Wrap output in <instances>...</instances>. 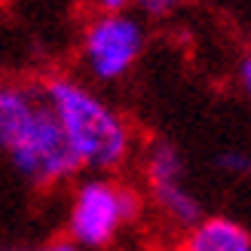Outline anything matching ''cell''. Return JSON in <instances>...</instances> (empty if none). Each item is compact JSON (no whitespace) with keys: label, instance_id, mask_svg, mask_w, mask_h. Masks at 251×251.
I'll list each match as a JSON object with an SVG mask.
<instances>
[{"label":"cell","instance_id":"cell-1","mask_svg":"<svg viewBox=\"0 0 251 251\" xmlns=\"http://www.w3.org/2000/svg\"><path fill=\"white\" fill-rule=\"evenodd\" d=\"M0 150L34 187L65 184L80 172L40 83L0 80Z\"/></svg>","mask_w":251,"mask_h":251},{"label":"cell","instance_id":"cell-2","mask_svg":"<svg viewBox=\"0 0 251 251\" xmlns=\"http://www.w3.org/2000/svg\"><path fill=\"white\" fill-rule=\"evenodd\" d=\"M43 95L80 169L114 175L129 166L138 147L135 129L101 92L77 77L58 74L43 83Z\"/></svg>","mask_w":251,"mask_h":251},{"label":"cell","instance_id":"cell-3","mask_svg":"<svg viewBox=\"0 0 251 251\" xmlns=\"http://www.w3.org/2000/svg\"><path fill=\"white\" fill-rule=\"evenodd\" d=\"M141 215V196L135 187L110 175H92L80 181L68 205V239L83 251H104Z\"/></svg>","mask_w":251,"mask_h":251},{"label":"cell","instance_id":"cell-4","mask_svg":"<svg viewBox=\"0 0 251 251\" xmlns=\"http://www.w3.org/2000/svg\"><path fill=\"white\" fill-rule=\"evenodd\" d=\"M147 46V28L135 12H95L80 34V65L95 83L129 77Z\"/></svg>","mask_w":251,"mask_h":251},{"label":"cell","instance_id":"cell-5","mask_svg":"<svg viewBox=\"0 0 251 251\" xmlns=\"http://www.w3.org/2000/svg\"><path fill=\"white\" fill-rule=\"evenodd\" d=\"M144 181L153 196L159 215L172 227L190 230L205 218L202 202L187 184V162L184 153L172 141H153L144 150Z\"/></svg>","mask_w":251,"mask_h":251},{"label":"cell","instance_id":"cell-6","mask_svg":"<svg viewBox=\"0 0 251 251\" xmlns=\"http://www.w3.org/2000/svg\"><path fill=\"white\" fill-rule=\"evenodd\" d=\"M181 251H251V230L230 215H205L184 230Z\"/></svg>","mask_w":251,"mask_h":251},{"label":"cell","instance_id":"cell-7","mask_svg":"<svg viewBox=\"0 0 251 251\" xmlns=\"http://www.w3.org/2000/svg\"><path fill=\"white\" fill-rule=\"evenodd\" d=\"M218 169L233 178H251V150L245 147H230L218 153Z\"/></svg>","mask_w":251,"mask_h":251},{"label":"cell","instance_id":"cell-8","mask_svg":"<svg viewBox=\"0 0 251 251\" xmlns=\"http://www.w3.org/2000/svg\"><path fill=\"white\" fill-rule=\"evenodd\" d=\"M132 6L138 9V19H169L184 6V0H132Z\"/></svg>","mask_w":251,"mask_h":251},{"label":"cell","instance_id":"cell-9","mask_svg":"<svg viewBox=\"0 0 251 251\" xmlns=\"http://www.w3.org/2000/svg\"><path fill=\"white\" fill-rule=\"evenodd\" d=\"M236 80H239V86H242V92H245V98L251 101V49L239 58V68H236Z\"/></svg>","mask_w":251,"mask_h":251},{"label":"cell","instance_id":"cell-10","mask_svg":"<svg viewBox=\"0 0 251 251\" xmlns=\"http://www.w3.org/2000/svg\"><path fill=\"white\" fill-rule=\"evenodd\" d=\"M34 251H83L77 242H71L68 236H55V239H49V242H43V245H37Z\"/></svg>","mask_w":251,"mask_h":251},{"label":"cell","instance_id":"cell-11","mask_svg":"<svg viewBox=\"0 0 251 251\" xmlns=\"http://www.w3.org/2000/svg\"><path fill=\"white\" fill-rule=\"evenodd\" d=\"M89 3L95 6V12H123L132 0H89Z\"/></svg>","mask_w":251,"mask_h":251},{"label":"cell","instance_id":"cell-12","mask_svg":"<svg viewBox=\"0 0 251 251\" xmlns=\"http://www.w3.org/2000/svg\"><path fill=\"white\" fill-rule=\"evenodd\" d=\"M16 251H22V248H16Z\"/></svg>","mask_w":251,"mask_h":251}]
</instances>
